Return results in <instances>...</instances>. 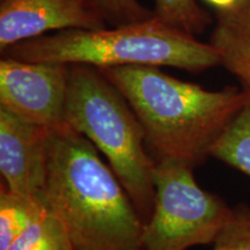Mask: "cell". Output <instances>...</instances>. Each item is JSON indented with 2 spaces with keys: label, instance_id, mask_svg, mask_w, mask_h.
I'll return each mask as SVG.
<instances>
[{
  "label": "cell",
  "instance_id": "1",
  "mask_svg": "<svg viewBox=\"0 0 250 250\" xmlns=\"http://www.w3.org/2000/svg\"><path fill=\"white\" fill-rule=\"evenodd\" d=\"M98 70L133 109L155 160L173 159L193 169L211 156L214 144L249 100L243 88L208 90L170 77L158 66Z\"/></svg>",
  "mask_w": 250,
  "mask_h": 250
},
{
  "label": "cell",
  "instance_id": "2",
  "mask_svg": "<svg viewBox=\"0 0 250 250\" xmlns=\"http://www.w3.org/2000/svg\"><path fill=\"white\" fill-rule=\"evenodd\" d=\"M98 151L71 127L52 133L43 199L64 223L73 250H142V218Z\"/></svg>",
  "mask_w": 250,
  "mask_h": 250
},
{
  "label": "cell",
  "instance_id": "3",
  "mask_svg": "<svg viewBox=\"0 0 250 250\" xmlns=\"http://www.w3.org/2000/svg\"><path fill=\"white\" fill-rule=\"evenodd\" d=\"M1 56L95 68L170 66L193 73L221 66L220 55L211 43L201 42L155 15L146 21L111 28L57 31L8 46Z\"/></svg>",
  "mask_w": 250,
  "mask_h": 250
},
{
  "label": "cell",
  "instance_id": "4",
  "mask_svg": "<svg viewBox=\"0 0 250 250\" xmlns=\"http://www.w3.org/2000/svg\"><path fill=\"white\" fill-rule=\"evenodd\" d=\"M65 117L107 158L145 225L154 208L155 159L129 102L98 68L71 65Z\"/></svg>",
  "mask_w": 250,
  "mask_h": 250
},
{
  "label": "cell",
  "instance_id": "5",
  "mask_svg": "<svg viewBox=\"0 0 250 250\" xmlns=\"http://www.w3.org/2000/svg\"><path fill=\"white\" fill-rule=\"evenodd\" d=\"M153 182L154 208L144 225L142 250H187L212 245L232 208L199 187L193 168L181 161L155 160Z\"/></svg>",
  "mask_w": 250,
  "mask_h": 250
},
{
  "label": "cell",
  "instance_id": "6",
  "mask_svg": "<svg viewBox=\"0 0 250 250\" xmlns=\"http://www.w3.org/2000/svg\"><path fill=\"white\" fill-rule=\"evenodd\" d=\"M71 65L64 62L0 61V108L45 126L68 129L65 117Z\"/></svg>",
  "mask_w": 250,
  "mask_h": 250
},
{
  "label": "cell",
  "instance_id": "7",
  "mask_svg": "<svg viewBox=\"0 0 250 250\" xmlns=\"http://www.w3.org/2000/svg\"><path fill=\"white\" fill-rule=\"evenodd\" d=\"M52 133L48 127L0 108L1 188L43 198Z\"/></svg>",
  "mask_w": 250,
  "mask_h": 250
},
{
  "label": "cell",
  "instance_id": "8",
  "mask_svg": "<svg viewBox=\"0 0 250 250\" xmlns=\"http://www.w3.org/2000/svg\"><path fill=\"white\" fill-rule=\"evenodd\" d=\"M107 27L93 0H0V50L52 30Z\"/></svg>",
  "mask_w": 250,
  "mask_h": 250
},
{
  "label": "cell",
  "instance_id": "9",
  "mask_svg": "<svg viewBox=\"0 0 250 250\" xmlns=\"http://www.w3.org/2000/svg\"><path fill=\"white\" fill-rule=\"evenodd\" d=\"M48 210L42 197L0 189V250L7 249Z\"/></svg>",
  "mask_w": 250,
  "mask_h": 250
},
{
  "label": "cell",
  "instance_id": "10",
  "mask_svg": "<svg viewBox=\"0 0 250 250\" xmlns=\"http://www.w3.org/2000/svg\"><path fill=\"white\" fill-rule=\"evenodd\" d=\"M211 158L250 177V94L243 108L214 144Z\"/></svg>",
  "mask_w": 250,
  "mask_h": 250
},
{
  "label": "cell",
  "instance_id": "11",
  "mask_svg": "<svg viewBox=\"0 0 250 250\" xmlns=\"http://www.w3.org/2000/svg\"><path fill=\"white\" fill-rule=\"evenodd\" d=\"M210 43L220 55L221 66L230 72L250 94V35L217 23Z\"/></svg>",
  "mask_w": 250,
  "mask_h": 250
},
{
  "label": "cell",
  "instance_id": "12",
  "mask_svg": "<svg viewBox=\"0 0 250 250\" xmlns=\"http://www.w3.org/2000/svg\"><path fill=\"white\" fill-rule=\"evenodd\" d=\"M5 250H73L62 219L48 208Z\"/></svg>",
  "mask_w": 250,
  "mask_h": 250
},
{
  "label": "cell",
  "instance_id": "13",
  "mask_svg": "<svg viewBox=\"0 0 250 250\" xmlns=\"http://www.w3.org/2000/svg\"><path fill=\"white\" fill-rule=\"evenodd\" d=\"M155 17L166 23L187 31L201 34L211 23V17L196 0H154Z\"/></svg>",
  "mask_w": 250,
  "mask_h": 250
},
{
  "label": "cell",
  "instance_id": "14",
  "mask_svg": "<svg viewBox=\"0 0 250 250\" xmlns=\"http://www.w3.org/2000/svg\"><path fill=\"white\" fill-rule=\"evenodd\" d=\"M211 250H250V208L239 205L232 208L229 219Z\"/></svg>",
  "mask_w": 250,
  "mask_h": 250
},
{
  "label": "cell",
  "instance_id": "15",
  "mask_svg": "<svg viewBox=\"0 0 250 250\" xmlns=\"http://www.w3.org/2000/svg\"><path fill=\"white\" fill-rule=\"evenodd\" d=\"M108 26L146 21L154 17V11L146 8L138 0H93Z\"/></svg>",
  "mask_w": 250,
  "mask_h": 250
},
{
  "label": "cell",
  "instance_id": "16",
  "mask_svg": "<svg viewBox=\"0 0 250 250\" xmlns=\"http://www.w3.org/2000/svg\"><path fill=\"white\" fill-rule=\"evenodd\" d=\"M217 23L250 35V0H239L227 11H217Z\"/></svg>",
  "mask_w": 250,
  "mask_h": 250
},
{
  "label": "cell",
  "instance_id": "17",
  "mask_svg": "<svg viewBox=\"0 0 250 250\" xmlns=\"http://www.w3.org/2000/svg\"><path fill=\"white\" fill-rule=\"evenodd\" d=\"M205 1L213 6L215 11H227L234 7L239 0H205Z\"/></svg>",
  "mask_w": 250,
  "mask_h": 250
}]
</instances>
